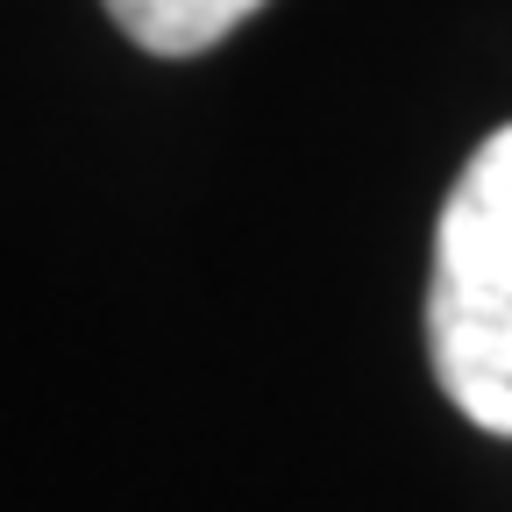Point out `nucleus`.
I'll list each match as a JSON object with an SVG mask.
<instances>
[{
  "label": "nucleus",
  "instance_id": "1",
  "mask_svg": "<svg viewBox=\"0 0 512 512\" xmlns=\"http://www.w3.org/2000/svg\"><path fill=\"white\" fill-rule=\"evenodd\" d=\"M427 349L463 420L512 441V128L470 157L441 207Z\"/></svg>",
  "mask_w": 512,
  "mask_h": 512
},
{
  "label": "nucleus",
  "instance_id": "2",
  "mask_svg": "<svg viewBox=\"0 0 512 512\" xmlns=\"http://www.w3.org/2000/svg\"><path fill=\"white\" fill-rule=\"evenodd\" d=\"M256 8H264V0H107L121 36L157 50V57H200L221 36H235Z\"/></svg>",
  "mask_w": 512,
  "mask_h": 512
}]
</instances>
